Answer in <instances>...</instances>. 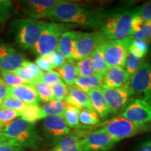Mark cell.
Wrapping results in <instances>:
<instances>
[{"instance_id":"cell-1","label":"cell","mask_w":151,"mask_h":151,"mask_svg":"<svg viewBox=\"0 0 151 151\" xmlns=\"http://www.w3.org/2000/svg\"><path fill=\"white\" fill-rule=\"evenodd\" d=\"M103 16L80 4L60 0L48 19L51 22L99 27Z\"/></svg>"},{"instance_id":"cell-2","label":"cell","mask_w":151,"mask_h":151,"mask_svg":"<svg viewBox=\"0 0 151 151\" xmlns=\"http://www.w3.org/2000/svg\"><path fill=\"white\" fill-rule=\"evenodd\" d=\"M0 132L6 137L10 144L24 149L37 150L44 144L35 123L28 122L21 118L11 122Z\"/></svg>"},{"instance_id":"cell-3","label":"cell","mask_w":151,"mask_h":151,"mask_svg":"<svg viewBox=\"0 0 151 151\" xmlns=\"http://www.w3.org/2000/svg\"><path fill=\"white\" fill-rule=\"evenodd\" d=\"M136 8L122 10L113 14H104L99 27L107 40H120L131 37L132 22Z\"/></svg>"},{"instance_id":"cell-4","label":"cell","mask_w":151,"mask_h":151,"mask_svg":"<svg viewBox=\"0 0 151 151\" xmlns=\"http://www.w3.org/2000/svg\"><path fill=\"white\" fill-rule=\"evenodd\" d=\"M47 23L44 20L19 18L11 22L9 32L20 48L28 50L35 46Z\"/></svg>"},{"instance_id":"cell-5","label":"cell","mask_w":151,"mask_h":151,"mask_svg":"<svg viewBox=\"0 0 151 151\" xmlns=\"http://www.w3.org/2000/svg\"><path fill=\"white\" fill-rule=\"evenodd\" d=\"M78 26L71 24L48 22L35 46L32 48L39 56H47L57 50L61 36Z\"/></svg>"},{"instance_id":"cell-6","label":"cell","mask_w":151,"mask_h":151,"mask_svg":"<svg viewBox=\"0 0 151 151\" xmlns=\"http://www.w3.org/2000/svg\"><path fill=\"white\" fill-rule=\"evenodd\" d=\"M99 127V129L119 141L151 131V123H134L124 118L120 115L101 122Z\"/></svg>"},{"instance_id":"cell-7","label":"cell","mask_w":151,"mask_h":151,"mask_svg":"<svg viewBox=\"0 0 151 151\" xmlns=\"http://www.w3.org/2000/svg\"><path fill=\"white\" fill-rule=\"evenodd\" d=\"M128 88L132 98L144 100L151 105V60L143 62L130 77Z\"/></svg>"},{"instance_id":"cell-8","label":"cell","mask_w":151,"mask_h":151,"mask_svg":"<svg viewBox=\"0 0 151 151\" xmlns=\"http://www.w3.org/2000/svg\"><path fill=\"white\" fill-rule=\"evenodd\" d=\"M132 39L129 37L120 40H108L104 43V56L108 69L113 67L124 68Z\"/></svg>"},{"instance_id":"cell-9","label":"cell","mask_w":151,"mask_h":151,"mask_svg":"<svg viewBox=\"0 0 151 151\" xmlns=\"http://www.w3.org/2000/svg\"><path fill=\"white\" fill-rule=\"evenodd\" d=\"M108 41L101 31L92 32H78L72 60L78 61L90 57L96 49Z\"/></svg>"},{"instance_id":"cell-10","label":"cell","mask_w":151,"mask_h":151,"mask_svg":"<svg viewBox=\"0 0 151 151\" xmlns=\"http://www.w3.org/2000/svg\"><path fill=\"white\" fill-rule=\"evenodd\" d=\"M71 129L65 124L62 116H50L43 119L41 125L40 134L46 146H54Z\"/></svg>"},{"instance_id":"cell-11","label":"cell","mask_w":151,"mask_h":151,"mask_svg":"<svg viewBox=\"0 0 151 151\" xmlns=\"http://www.w3.org/2000/svg\"><path fill=\"white\" fill-rule=\"evenodd\" d=\"M60 0H24L18 1L20 12L28 18L40 20L50 17Z\"/></svg>"},{"instance_id":"cell-12","label":"cell","mask_w":151,"mask_h":151,"mask_svg":"<svg viewBox=\"0 0 151 151\" xmlns=\"http://www.w3.org/2000/svg\"><path fill=\"white\" fill-rule=\"evenodd\" d=\"M119 141L101 129L90 131L81 141L83 151H109Z\"/></svg>"},{"instance_id":"cell-13","label":"cell","mask_w":151,"mask_h":151,"mask_svg":"<svg viewBox=\"0 0 151 151\" xmlns=\"http://www.w3.org/2000/svg\"><path fill=\"white\" fill-rule=\"evenodd\" d=\"M120 116L134 123H151V105L144 100L133 98Z\"/></svg>"},{"instance_id":"cell-14","label":"cell","mask_w":151,"mask_h":151,"mask_svg":"<svg viewBox=\"0 0 151 151\" xmlns=\"http://www.w3.org/2000/svg\"><path fill=\"white\" fill-rule=\"evenodd\" d=\"M101 91L108 104L110 113L112 114L121 113L133 99L128 88V85L121 88H101Z\"/></svg>"},{"instance_id":"cell-15","label":"cell","mask_w":151,"mask_h":151,"mask_svg":"<svg viewBox=\"0 0 151 151\" xmlns=\"http://www.w3.org/2000/svg\"><path fill=\"white\" fill-rule=\"evenodd\" d=\"M27 61L25 56L8 43H0V71H14Z\"/></svg>"},{"instance_id":"cell-16","label":"cell","mask_w":151,"mask_h":151,"mask_svg":"<svg viewBox=\"0 0 151 151\" xmlns=\"http://www.w3.org/2000/svg\"><path fill=\"white\" fill-rule=\"evenodd\" d=\"M92 130L80 129L71 131L52 147L50 151H83L81 142Z\"/></svg>"},{"instance_id":"cell-17","label":"cell","mask_w":151,"mask_h":151,"mask_svg":"<svg viewBox=\"0 0 151 151\" xmlns=\"http://www.w3.org/2000/svg\"><path fill=\"white\" fill-rule=\"evenodd\" d=\"M129 81L125 69L121 67L109 68L104 75L102 87L104 89L121 88L127 86Z\"/></svg>"},{"instance_id":"cell-18","label":"cell","mask_w":151,"mask_h":151,"mask_svg":"<svg viewBox=\"0 0 151 151\" xmlns=\"http://www.w3.org/2000/svg\"><path fill=\"white\" fill-rule=\"evenodd\" d=\"M8 94L20 100L26 105H39V100L32 84L22 85L15 88H7Z\"/></svg>"},{"instance_id":"cell-19","label":"cell","mask_w":151,"mask_h":151,"mask_svg":"<svg viewBox=\"0 0 151 151\" xmlns=\"http://www.w3.org/2000/svg\"><path fill=\"white\" fill-rule=\"evenodd\" d=\"M68 94L64 101L67 105L73 106L79 109H92L89 97L83 90L73 86L68 88Z\"/></svg>"},{"instance_id":"cell-20","label":"cell","mask_w":151,"mask_h":151,"mask_svg":"<svg viewBox=\"0 0 151 151\" xmlns=\"http://www.w3.org/2000/svg\"><path fill=\"white\" fill-rule=\"evenodd\" d=\"M86 93L89 97L92 109L97 113L101 119H106L110 114V111L101 88L89 90Z\"/></svg>"},{"instance_id":"cell-21","label":"cell","mask_w":151,"mask_h":151,"mask_svg":"<svg viewBox=\"0 0 151 151\" xmlns=\"http://www.w3.org/2000/svg\"><path fill=\"white\" fill-rule=\"evenodd\" d=\"M11 72L18 76L20 78L27 82L28 84H34L40 81L43 72L38 67L35 62L30 61L24 62L22 67Z\"/></svg>"},{"instance_id":"cell-22","label":"cell","mask_w":151,"mask_h":151,"mask_svg":"<svg viewBox=\"0 0 151 151\" xmlns=\"http://www.w3.org/2000/svg\"><path fill=\"white\" fill-rule=\"evenodd\" d=\"M77 35L78 32L71 30L66 32L60 37L57 50L65 57L67 60H73L72 57Z\"/></svg>"},{"instance_id":"cell-23","label":"cell","mask_w":151,"mask_h":151,"mask_svg":"<svg viewBox=\"0 0 151 151\" xmlns=\"http://www.w3.org/2000/svg\"><path fill=\"white\" fill-rule=\"evenodd\" d=\"M56 69L61 80L68 88L74 85L75 81L78 78V73L73 60H67L65 65Z\"/></svg>"},{"instance_id":"cell-24","label":"cell","mask_w":151,"mask_h":151,"mask_svg":"<svg viewBox=\"0 0 151 151\" xmlns=\"http://www.w3.org/2000/svg\"><path fill=\"white\" fill-rule=\"evenodd\" d=\"M103 78V75L97 73L90 76L78 77L75 81L74 86L86 92L91 90L99 89L102 87Z\"/></svg>"},{"instance_id":"cell-25","label":"cell","mask_w":151,"mask_h":151,"mask_svg":"<svg viewBox=\"0 0 151 151\" xmlns=\"http://www.w3.org/2000/svg\"><path fill=\"white\" fill-rule=\"evenodd\" d=\"M81 109L73 106L67 105L65 113H64L62 118L65 120V124L69 129H74V130L87 129L83 127L79 121V114H80ZM92 130V129H90Z\"/></svg>"},{"instance_id":"cell-26","label":"cell","mask_w":151,"mask_h":151,"mask_svg":"<svg viewBox=\"0 0 151 151\" xmlns=\"http://www.w3.org/2000/svg\"><path fill=\"white\" fill-rule=\"evenodd\" d=\"M67 104L65 101L52 100L41 107L43 119L50 116H62Z\"/></svg>"},{"instance_id":"cell-27","label":"cell","mask_w":151,"mask_h":151,"mask_svg":"<svg viewBox=\"0 0 151 151\" xmlns=\"http://www.w3.org/2000/svg\"><path fill=\"white\" fill-rule=\"evenodd\" d=\"M79 121L86 129H92V127L99 125L101 123V119L93 109H83L79 114Z\"/></svg>"},{"instance_id":"cell-28","label":"cell","mask_w":151,"mask_h":151,"mask_svg":"<svg viewBox=\"0 0 151 151\" xmlns=\"http://www.w3.org/2000/svg\"><path fill=\"white\" fill-rule=\"evenodd\" d=\"M92 64H93L95 73L101 75H104L108 70L106 64L104 56L102 46L96 49L90 55Z\"/></svg>"},{"instance_id":"cell-29","label":"cell","mask_w":151,"mask_h":151,"mask_svg":"<svg viewBox=\"0 0 151 151\" xmlns=\"http://www.w3.org/2000/svg\"><path fill=\"white\" fill-rule=\"evenodd\" d=\"M20 118L31 123H35L38 120H43V116L39 105H28L21 112Z\"/></svg>"},{"instance_id":"cell-30","label":"cell","mask_w":151,"mask_h":151,"mask_svg":"<svg viewBox=\"0 0 151 151\" xmlns=\"http://www.w3.org/2000/svg\"><path fill=\"white\" fill-rule=\"evenodd\" d=\"M32 86L40 101L48 103L54 100L53 92L51 86L41 81L36 82L32 84Z\"/></svg>"},{"instance_id":"cell-31","label":"cell","mask_w":151,"mask_h":151,"mask_svg":"<svg viewBox=\"0 0 151 151\" xmlns=\"http://www.w3.org/2000/svg\"><path fill=\"white\" fill-rule=\"evenodd\" d=\"M76 67L78 77H87L96 73L90 56L77 61Z\"/></svg>"},{"instance_id":"cell-32","label":"cell","mask_w":151,"mask_h":151,"mask_svg":"<svg viewBox=\"0 0 151 151\" xmlns=\"http://www.w3.org/2000/svg\"><path fill=\"white\" fill-rule=\"evenodd\" d=\"M148 52V43L146 41L132 39L129 46V52L137 58L144 59Z\"/></svg>"},{"instance_id":"cell-33","label":"cell","mask_w":151,"mask_h":151,"mask_svg":"<svg viewBox=\"0 0 151 151\" xmlns=\"http://www.w3.org/2000/svg\"><path fill=\"white\" fill-rule=\"evenodd\" d=\"M0 76L7 88H15L28 84L21 78L11 71H0Z\"/></svg>"},{"instance_id":"cell-34","label":"cell","mask_w":151,"mask_h":151,"mask_svg":"<svg viewBox=\"0 0 151 151\" xmlns=\"http://www.w3.org/2000/svg\"><path fill=\"white\" fill-rule=\"evenodd\" d=\"M26 106L27 105L25 104L20 100L18 99L17 98L14 97V96L7 94V96L4 98L1 106H0V109H9V110L22 112L26 107Z\"/></svg>"},{"instance_id":"cell-35","label":"cell","mask_w":151,"mask_h":151,"mask_svg":"<svg viewBox=\"0 0 151 151\" xmlns=\"http://www.w3.org/2000/svg\"><path fill=\"white\" fill-rule=\"evenodd\" d=\"M145 61H146L145 58L144 59H141V58H137V57L129 52L124 69H125L129 78L139 69V67L143 65V63Z\"/></svg>"},{"instance_id":"cell-36","label":"cell","mask_w":151,"mask_h":151,"mask_svg":"<svg viewBox=\"0 0 151 151\" xmlns=\"http://www.w3.org/2000/svg\"><path fill=\"white\" fill-rule=\"evenodd\" d=\"M21 112L9 110V109H0V132L6 127L8 124L20 117Z\"/></svg>"},{"instance_id":"cell-37","label":"cell","mask_w":151,"mask_h":151,"mask_svg":"<svg viewBox=\"0 0 151 151\" xmlns=\"http://www.w3.org/2000/svg\"><path fill=\"white\" fill-rule=\"evenodd\" d=\"M15 11L11 0H0V24H4L13 16Z\"/></svg>"},{"instance_id":"cell-38","label":"cell","mask_w":151,"mask_h":151,"mask_svg":"<svg viewBox=\"0 0 151 151\" xmlns=\"http://www.w3.org/2000/svg\"><path fill=\"white\" fill-rule=\"evenodd\" d=\"M134 39L146 41H151V22H145L141 29L132 35Z\"/></svg>"},{"instance_id":"cell-39","label":"cell","mask_w":151,"mask_h":151,"mask_svg":"<svg viewBox=\"0 0 151 151\" xmlns=\"http://www.w3.org/2000/svg\"><path fill=\"white\" fill-rule=\"evenodd\" d=\"M53 92L54 100L64 101L68 94V87L62 80L51 86Z\"/></svg>"},{"instance_id":"cell-40","label":"cell","mask_w":151,"mask_h":151,"mask_svg":"<svg viewBox=\"0 0 151 151\" xmlns=\"http://www.w3.org/2000/svg\"><path fill=\"white\" fill-rule=\"evenodd\" d=\"M46 57L48 58V61L51 64L53 69H58V68L62 67L67 62L66 58L58 50H55L52 53Z\"/></svg>"},{"instance_id":"cell-41","label":"cell","mask_w":151,"mask_h":151,"mask_svg":"<svg viewBox=\"0 0 151 151\" xmlns=\"http://www.w3.org/2000/svg\"><path fill=\"white\" fill-rule=\"evenodd\" d=\"M136 14L144 21L151 22V1L136 8Z\"/></svg>"},{"instance_id":"cell-42","label":"cell","mask_w":151,"mask_h":151,"mask_svg":"<svg viewBox=\"0 0 151 151\" xmlns=\"http://www.w3.org/2000/svg\"><path fill=\"white\" fill-rule=\"evenodd\" d=\"M60 80H61V78H60L59 73L57 72V71L51 70L48 71V72L43 73L39 81L52 86Z\"/></svg>"},{"instance_id":"cell-43","label":"cell","mask_w":151,"mask_h":151,"mask_svg":"<svg viewBox=\"0 0 151 151\" xmlns=\"http://www.w3.org/2000/svg\"><path fill=\"white\" fill-rule=\"evenodd\" d=\"M35 64L43 72H48L53 69L51 64L48 61L46 56H38L35 60Z\"/></svg>"},{"instance_id":"cell-44","label":"cell","mask_w":151,"mask_h":151,"mask_svg":"<svg viewBox=\"0 0 151 151\" xmlns=\"http://www.w3.org/2000/svg\"><path fill=\"white\" fill-rule=\"evenodd\" d=\"M133 151H151V136L139 143Z\"/></svg>"},{"instance_id":"cell-45","label":"cell","mask_w":151,"mask_h":151,"mask_svg":"<svg viewBox=\"0 0 151 151\" xmlns=\"http://www.w3.org/2000/svg\"><path fill=\"white\" fill-rule=\"evenodd\" d=\"M7 94H8L7 87L6 86L3 80L0 76V106H1L4 98L7 96Z\"/></svg>"},{"instance_id":"cell-46","label":"cell","mask_w":151,"mask_h":151,"mask_svg":"<svg viewBox=\"0 0 151 151\" xmlns=\"http://www.w3.org/2000/svg\"><path fill=\"white\" fill-rule=\"evenodd\" d=\"M0 151H25L24 148L20 147L13 146L11 144H6L0 146Z\"/></svg>"},{"instance_id":"cell-47","label":"cell","mask_w":151,"mask_h":151,"mask_svg":"<svg viewBox=\"0 0 151 151\" xmlns=\"http://www.w3.org/2000/svg\"><path fill=\"white\" fill-rule=\"evenodd\" d=\"M6 144H10V143H9L8 139H6V137L3 134V133L0 132V146Z\"/></svg>"},{"instance_id":"cell-48","label":"cell","mask_w":151,"mask_h":151,"mask_svg":"<svg viewBox=\"0 0 151 151\" xmlns=\"http://www.w3.org/2000/svg\"><path fill=\"white\" fill-rule=\"evenodd\" d=\"M49 151H50V150H49Z\"/></svg>"}]
</instances>
